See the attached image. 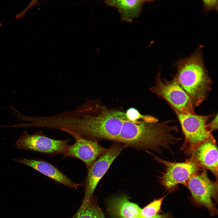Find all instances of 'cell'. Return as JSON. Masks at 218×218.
<instances>
[{
    "instance_id": "cell-1",
    "label": "cell",
    "mask_w": 218,
    "mask_h": 218,
    "mask_svg": "<svg viewBox=\"0 0 218 218\" xmlns=\"http://www.w3.org/2000/svg\"><path fill=\"white\" fill-rule=\"evenodd\" d=\"M127 119L124 112L109 109L97 100L89 99L72 110L50 116L48 124L50 129L72 136L98 142L102 140L116 142Z\"/></svg>"
},
{
    "instance_id": "cell-2",
    "label": "cell",
    "mask_w": 218,
    "mask_h": 218,
    "mask_svg": "<svg viewBox=\"0 0 218 218\" xmlns=\"http://www.w3.org/2000/svg\"><path fill=\"white\" fill-rule=\"evenodd\" d=\"M173 121L149 123L142 120L132 121L127 119L124 122L115 142L126 147H131L139 150L159 152L161 148H164L171 151V146L181 139L172 134L178 131L177 126L171 125Z\"/></svg>"
},
{
    "instance_id": "cell-3",
    "label": "cell",
    "mask_w": 218,
    "mask_h": 218,
    "mask_svg": "<svg viewBox=\"0 0 218 218\" xmlns=\"http://www.w3.org/2000/svg\"><path fill=\"white\" fill-rule=\"evenodd\" d=\"M174 76L190 98L194 108L206 99L212 82L204 64L202 48H198L189 57L179 60Z\"/></svg>"
},
{
    "instance_id": "cell-4",
    "label": "cell",
    "mask_w": 218,
    "mask_h": 218,
    "mask_svg": "<svg viewBox=\"0 0 218 218\" xmlns=\"http://www.w3.org/2000/svg\"><path fill=\"white\" fill-rule=\"evenodd\" d=\"M179 120L184 137L181 149L190 156L202 142L215 138L208 129L207 125L214 114L199 115L175 112Z\"/></svg>"
},
{
    "instance_id": "cell-5",
    "label": "cell",
    "mask_w": 218,
    "mask_h": 218,
    "mask_svg": "<svg viewBox=\"0 0 218 218\" xmlns=\"http://www.w3.org/2000/svg\"><path fill=\"white\" fill-rule=\"evenodd\" d=\"M185 186L190 191L192 202L194 205L205 207L211 216L218 214L214 203H218V181L210 179L207 170H202L196 173Z\"/></svg>"
},
{
    "instance_id": "cell-6",
    "label": "cell",
    "mask_w": 218,
    "mask_h": 218,
    "mask_svg": "<svg viewBox=\"0 0 218 218\" xmlns=\"http://www.w3.org/2000/svg\"><path fill=\"white\" fill-rule=\"evenodd\" d=\"M155 85L149 90L160 98L165 100L174 111L183 114H196L188 95L178 83L175 77L168 81L157 74Z\"/></svg>"
},
{
    "instance_id": "cell-7",
    "label": "cell",
    "mask_w": 218,
    "mask_h": 218,
    "mask_svg": "<svg viewBox=\"0 0 218 218\" xmlns=\"http://www.w3.org/2000/svg\"><path fill=\"white\" fill-rule=\"evenodd\" d=\"M154 159L163 164L164 169L159 177L160 184L169 193L174 191L179 184L185 185L194 174L202 170L191 157L183 162H171L153 155Z\"/></svg>"
},
{
    "instance_id": "cell-8",
    "label": "cell",
    "mask_w": 218,
    "mask_h": 218,
    "mask_svg": "<svg viewBox=\"0 0 218 218\" xmlns=\"http://www.w3.org/2000/svg\"><path fill=\"white\" fill-rule=\"evenodd\" d=\"M125 147L124 145L114 142L107 150L99 157L88 170L87 176L82 184L84 192L82 203H86L94 197V192L99 182Z\"/></svg>"
},
{
    "instance_id": "cell-9",
    "label": "cell",
    "mask_w": 218,
    "mask_h": 218,
    "mask_svg": "<svg viewBox=\"0 0 218 218\" xmlns=\"http://www.w3.org/2000/svg\"><path fill=\"white\" fill-rule=\"evenodd\" d=\"M70 140H55L45 135L42 131L33 134L24 133L17 140L15 146L19 149L50 154H63L69 145Z\"/></svg>"
},
{
    "instance_id": "cell-10",
    "label": "cell",
    "mask_w": 218,
    "mask_h": 218,
    "mask_svg": "<svg viewBox=\"0 0 218 218\" xmlns=\"http://www.w3.org/2000/svg\"><path fill=\"white\" fill-rule=\"evenodd\" d=\"M74 143L69 145L63 154L64 157H71L81 160L88 170L96 160L105 153L108 148L98 142L74 136Z\"/></svg>"
},
{
    "instance_id": "cell-11",
    "label": "cell",
    "mask_w": 218,
    "mask_h": 218,
    "mask_svg": "<svg viewBox=\"0 0 218 218\" xmlns=\"http://www.w3.org/2000/svg\"><path fill=\"white\" fill-rule=\"evenodd\" d=\"M190 156L202 170H210L218 181V149L215 138L200 144Z\"/></svg>"
},
{
    "instance_id": "cell-12",
    "label": "cell",
    "mask_w": 218,
    "mask_h": 218,
    "mask_svg": "<svg viewBox=\"0 0 218 218\" xmlns=\"http://www.w3.org/2000/svg\"><path fill=\"white\" fill-rule=\"evenodd\" d=\"M15 162L28 166L56 182L76 190L82 185L72 181L59 169L51 164L44 160L26 158L13 159Z\"/></svg>"
},
{
    "instance_id": "cell-13",
    "label": "cell",
    "mask_w": 218,
    "mask_h": 218,
    "mask_svg": "<svg viewBox=\"0 0 218 218\" xmlns=\"http://www.w3.org/2000/svg\"><path fill=\"white\" fill-rule=\"evenodd\" d=\"M108 210L118 218H141V210L124 195L114 197L109 201Z\"/></svg>"
},
{
    "instance_id": "cell-14",
    "label": "cell",
    "mask_w": 218,
    "mask_h": 218,
    "mask_svg": "<svg viewBox=\"0 0 218 218\" xmlns=\"http://www.w3.org/2000/svg\"><path fill=\"white\" fill-rule=\"evenodd\" d=\"M107 5L117 8L121 13V19L128 22L140 14L143 0H105Z\"/></svg>"
},
{
    "instance_id": "cell-15",
    "label": "cell",
    "mask_w": 218,
    "mask_h": 218,
    "mask_svg": "<svg viewBox=\"0 0 218 218\" xmlns=\"http://www.w3.org/2000/svg\"><path fill=\"white\" fill-rule=\"evenodd\" d=\"M71 218H106L94 197L86 203H82Z\"/></svg>"
},
{
    "instance_id": "cell-16",
    "label": "cell",
    "mask_w": 218,
    "mask_h": 218,
    "mask_svg": "<svg viewBox=\"0 0 218 218\" xmlns=\"http://www.w3.org/2000/svg\"><path fill=\"white\" fill-rule=\"evenodd\" d=\"M165 197L155 200L142 209L140 212L141 218H169L167 215L159 214Z\"/></svg>"
},
{
    "instance_id": "cell-17",
    "label": "cell",
    "mask_w": 218,
    "mask_h": 218,
    "mask_svg": "<svg viewBox=\"0 0 218 218\" xmlns=\"http://www.w3.org/2000/svg\"><path fill=\"white\" fill-rule=\"evenodd\" d=\"M125 114L127 118L132 121L142 120L149 123L158 122L157 118L150 115H142L137 109L133 107L128 109Z\"/></svg>"
},
{
    "instance_id": "cell-18",
    "label": "cell",
    "mask_w": 218,
    "mask_h": 218,
    "mask_svg": "<svg viewBox=\"0 0 218 218\" xmlns=\"http://www.w3.org/2000/svg\"><path fill=\"white\" fill-rule=\"evenodd\" d=\"M204 9L206 12L212 10L218 11V0H202Z\"/></svg>"
},
{
    "instance_id": "cell-19",
    "label": "cell",
    "mask_w": 218,
    "mask_h": 218,
    "mask_svg": "<svg viewBox=\"0 0 218 218\" xmlns=\"http://www.w3.org/2000/svg\"><path fill=\"white\" fill-rule=\"evenodd\" d=\"M208 130L211 132L216 130L218 128V114H217L212 120L207 125Z\"/></svg>"
},
{
    "instance_id": "cell-20",
    "label": "cell",
    "mask_w": 218,
    "mask_h": 218,
    "mask_svg": "<svg viewBox=\"0 0 218 218\" xmlns=\"http://www.w3.org/2000/svg\"><path fill=\"white\" fill-rule=\"evenodd\" d=\"M39 0H31L26 7L20 13V15L24 17L27 12L30 8L35 5H38Z\"/></svg>"
},
{
    "instance_id": "cell-21",
    "label": "cell",
    "mask_w": 218,
    "mask_h": 218,
    "mask_svg": "<svg viewBox=\"0 0 218 218\" xmlns=\"http://www.w3.org/2000/svg\"><path fill=\"white\" fill-rule=\"evenodd\" d=\"M153 0H143L144 2H150L153 1Z\"/></svg>"
}]
</instances>
